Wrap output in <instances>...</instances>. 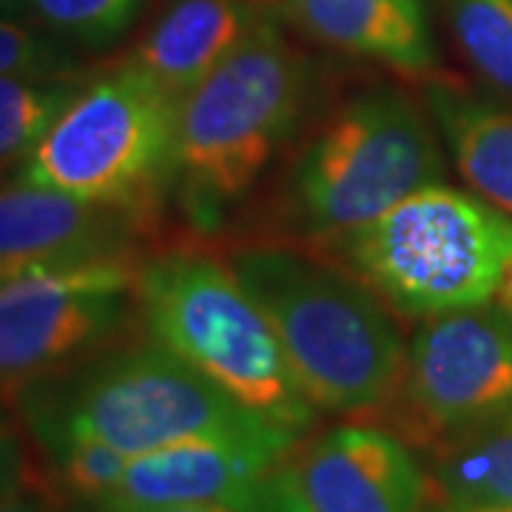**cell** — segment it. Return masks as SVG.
Returning <instances> with one entry per match:
<instances>
[{
	"mask_svg": "<svg viewBox=\"0 0 512 512\" xmlns=\"http://www.w3.org/2000/svg\"><path fill=\"white\" fill-rule=\"evenodd\" d=\"M74 72V57L55 37H46L20 26L15 20L0 18V77H37L55 80Z\"/></svg>",
	"mask_w": 512,
	"mask_h": 512,
	"instance_id": "obj_21",
	"label": "cell"
},
{
	"mask_svg": "<svg viewBox=\"0 0 512 512\" xmlns=\"http://www.w3.org/2000/svg\"><path fill=\"white\" fill-rule=\"evenodd\" d=\"M450 29L473 69L512 100V0H450Z\"/></svg>",
	"mask_w": 512,
	"mask_h": 512,
	"instance_id": "obj_18",
	"label": "cell"
},
{
	"mask_svg": "<svg viewBox=\"0 0 512 512\" xmlns=\"http://www.w3.org/2000/svg\"><path fill=\"white\" fill-rule=\"evenodd\" d=\"M225 259L268 316L293 379L319 413L376 416L393 399L407 339L359 276L296 242H254Z\"/></svg>",
	"mask_w": 512,
	"mask_h": 512,
	"instance_id": "obj_2",
	"label": "cell"
},
{
	"mask_svg": "<svg viewBox=\"0 0 512 512\" xmlns=\"http://www.w3.org/2000/svg\"><path fill=\"white\" fill-rule=\"evenodd\" d=\"M276 9L271 0H171L126 63L183 100Z\"/></svg>",
	"mask_w": 512,
	"mask_h": 512,
	"instance_id": "obj_13",
	"label": "cell"
},
{
	"mask_svg": "<svg viewBox=\"0 0 512 512\" xmlns=\"http://www.w3.org/2000/svg\"><path fill=\"white\" fill-rule=\"evenodd\" d=\"M37 20L80 46H106L123 35L140 0H26Z\"/></svg>",
	"mask_w": 512,
	"mask_h": 512,
	"instance_id": "obj_19",
	"label": "cell"
},
{
	"mask_svg": "<svg viewBox=\"0 0 512 512\" xmlns=\"http://www.w3.org/2000/svg\"><path fill=\"white\" fill-rule=\"evenodd\" d=\"M177 111L174 94L120 60L72 94L26 157L20 180L157 225L174 183Z\"/></svg>",
	"mask_w": 512,
	"mask_h": 512,
	"instance_id": "obj_7",
	"label": "cell"
},
{
	"mask_svg": "<svg viewBox=\"0 0 512 512\" xmlns=\"http://www.w3.org/2000/svg\"><path fill=\"white\" fill-rule=\"evenodd\" d=\"M436 507L512 504V410L433 450Z\"/></svg>",
	"mask_w": 512,
	"mask_h": 512,
	"instance_id": "obj_16",
	"label": "cell"
},
{
	"mask_svg": "<svg viewBox=\"0 0 512 512\" xmlns=\"http://www.w3.org/2000/svg\"><path fill=\"white\" fill-rule=\"evenodd\" d=\"M421 100L464 183L512 220V111L439 74L427 77Z\"/></svg>",
	"mask_w": 512,
	"mask_h": 512,
	"instance_id": "obj_15",
	"label": "cell"
},
{
	"mask_svg": "<svg viewBox=\"0 0 512 512\" xmlns=\"http://www.w3.org/2000/svg\"><path fill=\"white\" fill-rule=\"evenodd\" d=\"M74 92L66 77H0V171L26 163Z\"/></svg>",
	"mask_w": 512,
	"mask_h": 512,
	"instance_id": "obj_17",
	"label": "cell"
},
{
	"mask_svg": "<svg viewBox=\"0 0 512 512\" xmlns=\"http://www.w3.org/2000/svg\"><path fill=\"white\" fill-rule=\"evenodd\" d=\"M0 512H52L43 501L37 498H29V495H15L9 501H0Z\"/></svg>",
	"mask_w": 512,
	"mask_h": 512,
	"instance_id": "obj_25",
	"label": "cell"
},
{
	"mask_svg": "<svg viewBox=\"0 0 512 512\" xmlns=\"http://www.w3.org/2000/svg\"><path fill=\"white\" fill-rule=\"evenodd\" d=\"M268 512H436L430 470L379 424L296 441L268 478Z\"/></svg>",
	"mask_w": 512,
	"mask_h": 512,
	"instance_id": "obj_10",
	"label": "cell"
},
{
	"mask_svg": "<svg viewBox=\"0 0 512 512\" xmlns=\"http://www.w3.org/2000/svg\"><path fill=\"white\" fill-rule=\"evenodd\" d=\"M510 410L512 316L490 302L416 322L399 387L376 416L433 453Z\"/></svg>",
	"mask_w": 512,
	"mask_h": 512,
	"instance_id": "obj_9",
	"label": "cell"
},
{
	"mask_svg": "<svg viewBox=\"0 0 512 512\" xmlns=\"http://www.w3.org/2000/svg\"><path fill=\"white\" fill-rule=\"evenodd\" d=\"M282 18L330 52L404 77H433L436 46L424 0H279Z\"/></svg>",
	"mask_w": 512,
	"mask_h": 512,
	"instance_id": "obj_14",
	"label": "cell"
},
{
	"mask_svg": "<svg viewBox=\"0 0 512 512\" xmlns=\"http://www.w3.org/2000/svg\"><path fill=\"white\" fill-rule=\"evenodd\" d=\"M18 6H26V0H0V18L3 15H12Z\"/></svg>",
	"mask_w": 512,
	"mask_h": 512,
	"instance_id": "obj_27",
	"label": "cell"
},
{
	"mask_svg": "<svg viewBox=\"0 0 512 512\" xmlns=\"http://www.w3.org/2000/svg\"><path fill=\"white\" fill-rule=\"evenodd\" d=\"M493 302L501 311H507L512 316V254L504 262V271H501V279H498V291H495Z\"/></svg>",
	"mask_w": 512,
	"mask_h": 512,
	"instance_id": "obj_24",
	"label": "cell"
},
{
	"mask_svg": "<svg viewBox=\"0 0 512 512\" xmlns=\"http://www.w3.org/2000/svg\"><path fill=\"white\" fill-rule=\"evenodd\" d=\"M154 222L43 185H0V276L137 256Z\"/></svg>",
	"mask_w": 512,
	"mask_h": 512,
	"instance_id": "obj_12",
	"label": "cell"
},
{
	"mask_svg": "<svg viewBox=\"0 0 512 512\" xmlns=\"http://www.w3.org/2000/svg\"><path fill=\"white\" fill-rule=\"evenodd\" d=\"M302 436L194 439L128 458L114 493L92 504L111 510L165 504H234L268 512V478Z\"/></svg>",
	"mask_w": 512,
	"mask_h": 512,
	"instance_id": "obj_11",
	"label": "cell"
},
{
	"mask_svg": "<svg viewBox=\"0 0 512 512\" xmlns=\"http://www.w3.org/2000/svg\"><path fill=\"white\" fill-rule=\"evenodd\" d=\"M146 256L0 276V399L128 339Z\"/></svg>",
	"mask_w": 512,
	"mask_h": 512,
	"instance_id": "obj_8",
	"label": "cell"
},
{
	"mask_svg": "<svg viewBox=\"0 0 512 512\" xmlns=\"http://www.w3.org/2000/svg\"><path fill=\"white\" fill-rule=\"evenodd\" d=\"M436 512H512V504H493V507H436Z\"/></svg>",
	"mask_w": 512,
	"mask_h": 512,
	"instance_id": "obj_26",
	"label": "cell"
},
{
	"mask_svg": "<svg viewBox=\"0 0 512 512\" xmlns=\"http://www.w3.org/2000/svg\"><path fill=\"white\" fill-rule=\"evenodd\" d=\"M9 402L18 404L43 450L83 439L131 458L180 441L293 433L242 407L151 336H128L57 376L20 387Z\"/></svg>",
	"mask_w": 512,
	"mask_h": 512,
	"instance_id": "obj_3",
	"label": "cell"
},
{
	"mask_svg": "<svg viewBox=\"0 0 512 512\" xmlns=\"http://www.w3.org/2000/svg\"><path fill=\"white\" fill-rule=\"evenodd\" d=\"M46 456L55 464L57 478L63 490L83 501L86 507L106 501L114 487L120 484L128 456L120 450L106 447L100 441L69 439L46 447Z\"/></svg>",
	"mask_w": 512,
	"mask_h": 512,
	"instance_id": "obj_20",
	"label": "cell"
},
{
	"mask_svg": "<svg viewBox=\"0 0 512 512\" xmlns=\"http://www.w3.org/2000/svg\"><path fill=\"white\" fill-rule=\"evenodd\" d=\"M293 146L279 217L305 248H325L447 177L439 128L424 100L399 86H365L339 97Z\"/></svg>",
	"mask_w": 512,
	"mask_h": 512,
	"instance_id": "obj_4",
	"label": "cell"
},
{
	"mask_svg": "<svg viewBox=\"0 0 512 512\" xmlns=\"http://www.w3.org/2000/svg\"><path fill=\"white\" fill-rule=\"evenodd\" d=\"M89 512H251L234 504H165V507H131V510H111V507H89Z\"/></svg>",
	"mask_w": 512,
	"mask_h": 512,
	"instance_id": "obj_23",
	"label": "cell"
},
{
	"mask_svg": "<svg viewBox=\"0 0 512 512\" xmlns=\"http://www.w3.org/2000/svg\"><path fill=\"white\" fill-rule=\"evenodd\" d=\"M29 478H32V467L26 456L23 433L15 419L0 407V501L26 493Z\"/></svg>",
	"mask_w": 512,
	"mask_h": 512,
	"instance_id": "obj_22",
	"label": "cell"
},
{
	"mask_svg": "<svg viewBox=\"0 0 512 512\" xmlns=\"http://www.w3.org/2000/svg\"><path fill=\"white\" fill-rule=\"evenodd\" d=\"M140 319L154 342L262 419L305 433L319 410L296 384L268 316L225 256L180 245L146 256Z\"/></svg>",
	"mask_w": 512,
	"mask_h": 512,
	"instance_id": "obj_5",
	"label": "cell"
},
{
	"mask_svg": "<svg viewBox=\"0 0 512 512\" xmlns=\"http://www.w3.org/2000/svg\"><path fill=\"white\" fill-rule=\"evenodd\" d=\"M313 251L359 276L396 316L424 322L493 302L512 254V220L441 183Z\"/></svg>",
	"mask_w": 512,
	"mask_h": 512,
	"instance_id": "obj_6",
	"label": "cell"
},
{
	"mask_svg": "<svg viewBox=\"0 0 512 512\" xmlns=\"http://www.w3.org/2000/svg\"><path fill=\"white\" fill-rule=\"evenodd\" d=\"M319 74L274 9L177 111L171 194L200 231L237 211L313 120Z\"/></svg>",
	"mask_w": 512,
	"mask_h": 512,
	"instance_id": "obj_1",
	"label": "cell"
}]
</instances>
